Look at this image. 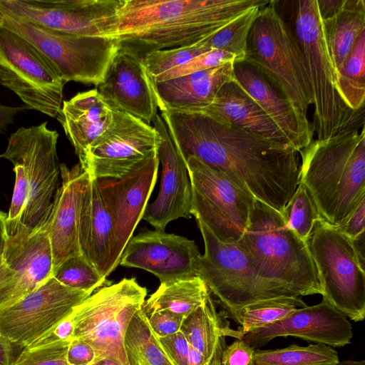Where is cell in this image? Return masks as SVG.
I'll return each instance as SVG.
<instances>
[{
  "mask_svg": "<svg viewBox=\"0 0 365 365\" xmlns=\"http://www.w3.org/2000/svg\"><path fill=\"white\" fill-rule=\"evenodd\" d=\"M146 294V288L135 278H124L98 289L73 309V339L89 344L95 351V360L108 359L130 365L125 334L132 317L142 309Z\"/></svg>",
  "mask_w": 365,
  "mask_h": 365,
  "instance_id": "9c48e42d",
  "label": "cell"
},
{
  "mask_svg": "<svg viewBox=\"0 0 365 365\" xmlns=\"http://www.w3.org/2000/svg\"><path fill=\"white\" fill-rule=\"evenodd\" d=\"M66 358L70 365H90L95 360L96 354L87 342L73 339L69 344Z\"/></svg>",
  "mask_w": 365,
  "mask_h": 365,
  "instance_id": "7dc6e473",
  "label": "cell"
},
{
  "mask_svg": "<svg viewBox=\"0 0 365 365\" xmlns=\"http://www.w3.org/2000/svg\"><path fill=\"white\" fill-rule=\"evenodd\" d=\"M158 151L120 178L96 179L102 200L113 224L107 272L119 265L155 187L159 165Z\"/></svg>",
  "mask_w": 365,
  "mask_h": 365,
  "instance_id": "2e32d148",
  "label": "cell"
},
{
  "mask_svg": "<svg viewBox=\"0 0 365 365\" xmlns=\"http://www.w3.org/2000/svg\"><path fill=\"white\" fill-rule=\"evenodd\" d=\"M151 123L160 138L158 156L162 163V174L158 195L147 205L143 220L156 230L164 231L171 221L191 218L192 183L187 161L162 115L157 113Z\"/></svg>",
  "mask_w": 365,
  "mask_h": 365,
  "instance_id": "d6986e66",
  "label": "cell"
},
{
  "mask_svg": "<svg viewBox=\"0 0 365 365\" xmlns=\"http://www.w3.org/2000/svg\"><path fill=\"white\" fill-rule=\"evenodd\" d=\"M235 81L256 102L299 153L313 140L312 123L258 70L234 63Z\"/></svg>",
  "mask_w": 365,
  "mask_h": 365,
  "instance_id": "603a6c76",
  "label": "cell"
},
{
  "mask_svg": "<svg viewBox=\"0 0 365 365\" xmlns=\"http://www.w3.org/2000/svg\"><path fill=\"white\" fill-rule=\"evenodd\" d=\"M336 227L350 240L365 232V197L361 198L354 210Z\"/></svg>",
  "mask_w": 365,
  "mask_h": 365,
  "instance_id": "bcb514c9",
  "label": "cell"
},
{
  "mask_svg": "<svg viewBox=\"0 0 365 365\" xmlns=\"http://www.w3.org/2000/svg\"><path fill=\"white\" fill-rule=\"evenodd\" d=\"M96 87L113 110L130 114L149 125L158 113L153 83L142 59L119 47Z\"/></svg>",
  "mask_w": 365,
  "mask_h": 365,
  "instance_id": "44dd1931",
  "label": "cell"
},
{
  "mask_svg": "<svg viewBox=\"0 0 365 365\" xmlns=\"http://www.w3.org/2000/svg\"><path fill=\"white\" fill-rule=\"evenodd\" d=\"M292 33L300 48L308 73L314 113L312 128L316 140H328L364 126V110H354L344 101L330 58L317 0L293 1Z\"/></svg>",
  "mask_w": 365,
  "mask_h": 365,
  "instance_id": "5b68a950",
  "label": "cell"
},
{
  "mask_svg": "<svg viewBox=\"0 0 365 365\" xmlns=\"http://www.w3.org/2000/svg\"><path fill=\"white\" fill-rule=\"evenodd\" d=\"M306 245L317 269L322 299L354 322L365 317V273L350 239L318 220Z\"/></svg>",
  "mask_w": 365,
  "mask_h": 365,
  "instance_id": "30bf717a",
  "label": "cell"
},
{
  "mask_svg": "<svg viewBox=\"0 0 365 365\" xmlns=\"http://www.w3.org/2000/svg\"><path fill=\"white\" fill-rule=\"evenodd\" d=\"M299 182L322 220L338 227L365 197V132L347 130L299 153Z\"/></svg>",
  "mask_w": 365,
  "mask_h": 365,
  "instance_id": "277c9868",
  "label": "cell"
},
{
  "mask_svg": "<svg viewBox=\"0 0 365 365\" xmlns=\"http://www.w3.org/2000/svg\"><path fill=\"white\" fill-rule=\"evenodd\" d=\"M53 277L66 287L91 293L108 282L81 255L62 262L53 271Z\"/></svg>",
  "mask_w": 365,
  "mask_h": 365,
  "instance_id": "74e56055",
  "label": "cell"
},
{
  "mask_svg": "<svg viewBox=\"0 0 365 365\" xmlns=\"http://www.w3.org/2000/svg\"><path fill=\"white\" fill-rule=\"evenodd\" d=\"M124 341L130 365H175L142 309L130 321Z\"/></svg>",
  "mask_w": 365,
  "mask_h": 365,
  "instance_id": "1f68e13d",
  "label": "cell"
},
{
  "mask_svg": "<svg viewBox=\"0 0 365 365\" xmlns=\"http://www.w3.org/2000/svg\"><path fill=\"white\" fill-rule=\"evenodd\" d=\"M66 82L31 43L0 27V84L13 91L28 109L56 118Z\"/></svg>",
  "mask_w": 365,
  "mask_h": 365,
  "instance_id": "4fadbf2b",
  "label": "cell"
},
{
  "mask_svg": "<svg viewBox=\"0 0 365 365\" xmlns=\"http://www.w3.org/2000/svg\"><path fill=\"white\" fill-rule=\"evenodd\" d=\"M113 224L102 200L96 180L89 179L85 190L78 224V245L81 255L104 277Z\"/></svg>",
  "mask_w": 365,
  "mask_h": 365,
  "instance_id": "83f0119b",
  "label": "cell"
},
{
  "mask_svg": "<svg viewBox=\"0 0 365 365\" xmlns=\"http://www.w3.org/2000/svg\"><path fill=\"white\" fill-rule=\"evenodd\" d=\"M321 21L334 15L342 6L344 0H317Z\"/></svg>",
  "mask_w": 365,
  "mask_h": 365,
  "instance_id": "f907efd6",
  "label": "cell"
},
{
  "mask_svg": "<svg viewBox=\"0 0 365 365\" xmlns=\"http://www.w3.org/2000/svg\"><path fill=\"white\" fill-rule=\"evenodd\" d=\"M92 293L66 287L53 277L0 310V334L26 347L72 313Z\"/></svg>",
  "mask_w": 365,
  "mask_h": 365,
  "instance_id": "e0dca14e",
  "label": "cell"
},
{
  "mask_svg": "<svg viewBox=\"0 0 365 365\" xmlns=\"http://www.w3.org/2000/svg\"><path fill=\"white\" fill-rule=\"evenodd\" d=\"M321 21L327 47L337 73L356 39L365 31V1L344 0L334 15Z\"/></svg>",
  "mask_w": 365,
  "mask_h": 365,
  "instance_id": "f546056e",
  "label": "cell"
},
{
  "mask_svg": "<svg viewBox=\"0 0 365 365\" xmlns=\"http://www.w3.org/2000/svg\"><path fill=\"white\" fill-rule=\"evenodd\" d=\"M353 247L355 250L359 263L361 267L364 268L365 261V235L364 232L356 237V238L351 240Z\"/></svg>",
  "mask_w": 365,
  "mask_h": 365,
  "instance_id": "f5cc1de1",
  "label": "cell"
},
{
  "mask_svg": "<svg viewBox=\"0 0 365 365\" xmlns=\"http://www.w3.org/2000/svg\"><path fill=\"white\" fill-rule=\"evenodd\" d=\"M237 243L268 279L301 297L322 294L306 243L286 226L279 212L265 203L255 200L249 226Z\"/></svg>",
  "mask_w": 365,
  "mask_h": 365,
  "instance_id": "8992f818",
  "label": "cell"
},
{
  "mask_svg": "<svg viewBox=\"0 0 365 365\" xmlns=\"http://www.w3.org/2000/svg\"><path fill=\"white\" fill-rule=\"evenodd\" d=\"M158 339L175 365H188L190 344L181 331Z\"/></svg>",
  "mask_w": 365,
  "mask_h": 365,
  "instance_id": "ee69618b",
  "label": "cell"
},
{
  "mask_svg": "<svg viewBox=\"0 0 365 365\" xmlns=\"http://www.w3.org/2000/svg\"><path fill=\"white\" fill-rule=\"evenodd\" d=\"M234 80V62H231L153 83L160 111H188L210 104L220 88Z\"/></svg>",
  "mask_w": 365,
  "mask_h": 365,
  "instance_id": "484cf974",
  "label": "cell"
},
{
  "mask_svg": "<svg viewBox=\"0 0 365 365\" xmlns=\"http://www.w3.org/2000/svg\"><path fill=\"white\" fill-rule=\"evenodd\" d=\"M293 336L333 348L350 344L353 336L349 321L327 302L297 308L282 319L247 333L242 339L253 349L276 337Z\"/></svg>",
  "mask_w": 365,
  "mask_h": 365,
  "instance_id": "ffe728a7",
  "label": "cell"
},
{
  "mask_svg": "<svg viewBox=\"0 0 365 365\" xmlns=\"http://www.w3.org/2000/svg\"><path fill=\"white\" fill-rule=\"evenodd\" d=\"M222 310L217 312L211 294L205 302L184 319L180 331L189 344L204 356L205 363L222 358L226 347L225 337L242 339L244 334L230 327Z\"/></svg>",
  "mask_w": 365,
  "mask_h": 365,
  "instance_id": "f1b7e54d",
  "label": "cell"
},
{
  "mask_svg": "<svg viewBox=\"0 0 365 365\" xmlns=\"http://www.w3.org/2000/svg\"><path fill=\"white\" fill-rule=\"evenodd\" d=\"M6 218L7 214L0 210V256L4 253L8 237Z\"/></svg>",
  "mask_w": 365,
  "mask_h": 365,
  "instance_id": "db71d44e",
  "label": "cell"
},
{
  "mask_svg": "<svg viewBox=\"0 0 365 365\" xmlns=\"http://www.w3.org/2000/svg\"><path fill=\"white\" fill-rule=\"evenodd\" d=\"M181 112L200 113L223 125L237 128L272 142L292 146L277 125L235 80L223 85L207 106Z\"/></svg>",
  "mask_w": 365,
  "mask_h": 365,
  "instance_id": "d4e9b609",
  "label": "cell"
},
{
  "mask_svg": "<svg viewBox=\"0 0 365 365\" xmlns=\"http://www.w3.org/2000/svg\"><path fill=\"white\" fill-rule=\"evenodd\" d=\"M255 351L242 339H236L225 348L222 365H255Z\"/></svg>",
  "mask_w": 365,
  "mask_h": 365,
  "instance_id": "7bdbcfd3",
  "label": "cell"
},
{
  "mask_svg": "<svg viewBox=\"0 0 365 365\" xmlns=\"http://www.w3.org/2000/svg\"><path fill=\"white\" fill-rule=\"evenodd\" d=\"M200 256L194 240L164 231L145 230L130 239L119 264L148 271L165 283L197 277Z\"/></svg>",
  "mask_w": 365,
  "mask_h": 365,
  "instance_id": "ac0fdd59",
  "label": "cell"
},
{
  "mask_svg": "<svg viewBox=\"0 0 365 365\" xmlns=\"http://www.w3.org/2000/svg\"><path fill=\"white\" fill-rule=\"evenodd\" d=\"M209 50L195 43L148 53L142 58V62L154 83L169 71Z\"/></svg>",
  "mask_w": 365,
  "mask_h": 365,
  "instance_id": "f35d334b",
  "label": "cell"
},
{
  "mask_svg": "<svg viewBox=\"0 0 365 365\" xmlns=\"http://www.w3.org/2000/svg\"><path fill=\"white\" fill-rule=\"evenodd\" d=\"M255 365H335L339 361L331 346L311 344L306 346L292 344L276 349L255 351Z\"/></svg>",
  "mask_w": 365,
  "mask_h": 365,
  "instance_id": "836d02e7",
  "label": "cell"
},
{
  "mask_svg": "<svg viewBox=\"0 0 365 365\" xmlns=\"http://www.w3.org/2000/svg\"><path fill=\"white\" fill-rule=\"evenodd\" d=\"M48 122L20 127L11 133L0 158L14 165L15 183L7 213L9 235L30 234L43 228L51 215L58 189L60 164L58 133Z\"/></svg>",
  "mask_w": 365,
  "mask_h": 365,
  "instance_id": "3957f363",
  "label": "cell"
},
{
  "mask_svg": "<svg viewBox=\"0 0 365 365\" xmlns=\"http://www.w3.org/2000/svg\"><path fill=\"white\" fill-rule=\"evenodd\" d=\"M306 306L302 297H283L254 302L225 314L240 325L237 329L245 335L282 319L297 308Z\"/></svg>",
  "mask_w": 365,
  "mask_h": 365,
  "instance_id": "d6a6232c",
  "label": "cell"
},
{
  "mask_svg": "<svg viewBox=\"0 0 365 365\" xmlns=\"http://www.w3.org/2000/svg\"><path fill=\"white\" fill-rule=\"evenodd\" d=\"M191 214L224 243H237L247 229L256 198L231 176L195 157L187 159Z\"/></svg>",
  "mask_w": 365,
  "mask_h": 365,
  "instance_id": "8fae6325",
  "label": "cell"
},
{
  "mask_svg": "<svg viewBox=\"0 0 365 365\" xmlns=\"http://www.w3.org/2000/svg\"><path fill=\"white\" fill-rule=\"evenodd\" d=\"M2 26V20H1V18L0 17V27Z\"/></svg>",
  "mask_w": 365,
  "mask_h": 365,
  "instance_id": "680465c9",
  "label": "cell"
},
{
  "mask_svg": "<svg viewBox=\"0 0 365 365\" xmlns=\"http://www.w3.org/2000/svg\"><path fill=\"white\" fill-rule=\"evenodd\" d=\"M160 114L183 158L195 157L231 176L282 215L299 182V158L292 146L223 125L197 113Z\"/></svg>",
  "mask_w": 365,
  "mask_h": 365,
  "instance_id": "6da1fadb",
  "label": "cell"
},
{
  "mask_svg": "<svg viewBox=\"0 0 365 365\" xmlns=\"http://www.w3.org/2000/svg\"><path fill=\"white\" fill-rule=\"evenodd\" d=\"M160 141L153 125L113 110L111 123L89 146L79 164L91 179L120 178L157 152Z\"/></svg>",
  "mask_w": 365,
  "mask_h": 365,
  "instance_id": "9a60e30c",
  "label": "cell"
},
{
  "mask_svg": "<svg viewBox=\"0 0 365 365\" xmlns=\"http://www.w3.org/2000/svg\"><path fill=\"white\" fill-rule=\"evenodd\" d=\"M16 275L0 256V309L9 300L15 287Z\"/></svg>",
  "mask_w": 365,
  "mask_h": 365,
  "instance_id": "c3c4849f",
  "label": "cell"
},
{
  "mask_svg": "<svg viewBox=\"0 0 365 365\" xmlns=\"http://www.w3.org/2000/svg\"><path fill=\"white\" fill-rule=\"evenodd\" d=\"M146 316L150 327L158 337H164L180 331L186 317L168 309L155 311Z\"/></svg>",
  "mask_w": 365,
  "mask_h": 365,
  "instance_id": "b9f144b4",
  "label": "cell"
},
{
  "mask_svg": "<svg viewBox=\"0 0 365 365\" xmlns=\"http://www.w3.org/2000/svg\"><path fill=\"white\" fill-rule=\"evenodd\" d=\"M197 223L205 245L198 259L197 276L225 312L262 300L299 297L264 276L237 243L222 242L201 222Z\"/></svg>",
  "mask_w": 365,
  "mask_h": 365,
  "instance_id": "ba28073f",
  "label": "cell"
},
{
  "mask_svg": "<svg viewBox=\"0 0 365 365\" xmlns=\"http://www.w3.org/2000/svg\"><path fill=\"white\" fill-rule=\"evenodd\" d=\"M71 341L36 347H24L12 365H70L67 351Z\"/></svg>",
  "mask_w": 365,
  "mask_h": 365,
  "instance_id": "ab89813d",
  "label": "cell"
},
{
  "mask_svg": "<svg viewBox=\"0 0 365 365\" xmlns=\"http://www.w3.org/2000/svg\"><path fill=\"white\" fill-rule=\"evenodd\" d=\"M120 4L121 0H0V14L56 31L115 39Z\"/></svg>",
  "mask_w": 365,
  "mask_h": 365,
  "instance_id": "5bb4252c",
  "label": "cell"
},
{
  "mask_svg": "<svg viewBox=\"0 0 365 365\" xmlns=\"http://www.w3.org/2000/svg\"><path fill=\"white\" fill-rule=\"evenodd\" d=\"M210 295L205 282L198 276L160 283L158 289L145 300L142 309L146 315L168 309L185 317L190 314Z\"/></svg>",
  "mask_w": 365,
  "mask_h": 365,
  "instance_id": "4dcf8cb0",
  "label": "cell"
},
{
  "mask_svg": "<svg viewBox=\"0 0 365 365\" xmlns=\"http://www.w3.org/2000/svg\"><path fill=\"white\" fill-rule=\"evenodd\" d=\"M0 17L3 27L37 48L66 83L97 86L118 49L115 39L56 31L2 14Z\"/></svg>",
  "mask_w": 365,
  "mask_h": 365,
  "instance_id": "7c38bea8",
  "label": "cell"
},
{
  "mask_svg": "<svg viewBox=\"0 0 365 365\" xmlns=\"http://www.w3.org/2000/svg\"><path fill=\"white\" fill-rule=\"evenodd\" d=\"M335 365H365L364 360H344L341 361H339Z\"/></svg>",
  "mask_w": 365,
  "mask_h": 365,
  "instance_id": "6f0895ef",
  "label": "cell"
},
{
  "mask_svg": "<svg viewBox=\"0 0 365 365\" xmlns=\"http://www.w3.org/2000/svg\"><path fill=\"white\" fill-rule=\"evenodd\" d=\"M113 118V110L94 88L63 101L56 118L81 162L89 146L110 125Z\"/></svg>",
  "mask_w": 365,
  "mask_h": 365,
  "instance_id": "4316f807",
  "label": "cell"
},
{
  "mask_svg": "<svg viewBox=\"0 0 365 365\" xmlns=\"http://www.w3.org/2000/svg\"><path fill=\"white\" fill-rule=\"evenodd\" d=\"M12 344L0 334V365H12Z\"/></svg>",
  "mask_w": 365,
  "mask_h": 365,
  "instance_id": "816d5d0a",
  "label": "cell"
},
{
  "mask_svg": "<svg viewBox=\"0 0 365 365\" xmlns=\"http://www.w3.org/2000/svg\"><path fill=\"white\" fill-rule=\"evenodd\" d=\"M90 365H120L117 362L108 359H101L93 361Z\"/></svg>",
  "mask_w": 365,
  "mask_h": 365,
  "instance_id": "9f6ffc18",
  "label": "cell"
},
{
  "mask_svg": "<svg viewBox=\"0 0 365 365\" xmlns=\"http://www.w3.org/2000/svg\"><path fill=\"white\" fill-rule=\"evenodd\" d=\"M235 56L230 53L218 49H210L192 58L185 63L169 71L159 79L158 82L207 70L225 63L235 62Z\"/></svg>",
  "mask_w": 365,
  "mask_h": 365,
  "instance_id": "60d3db41",
  "label": "cell"
},
{
  "mask_svg": "<svg viewBox=\"0 0 365 365\" xmlns=\"http://www.w3.org/2000/svg\"><path fill=\"white\" fill-rule=\"evenodd\" d=\"M336 75L338 90L346 104L354 110H364L365 31L356 39Z\"/></svg>",
  "mask_w": 365,
  "mask_h": 365,
  "instance_id": "e575fe53",
  "label": "cell"
},
{
  "mask_svg": "<svg viewBox=\"0 0 365 365\" xmlns=\"http://www.w3.org/2000/svg\"><path fill=\"white\" fill-rule=\"evenodd\" d=\"M75 324L73 312L48 331L26 347H36L73 339Z\"/></svg>",
  "mask_w": 365,
  "mask_h": 365,
  "instance_id": "f6af8a7d",
  "label": "cell"
},
{
  "mask_svg": "<svg viewBox=\"0 0 365 365\" xmlns=\"http://www.w3.org/2000/svg\"><path fill=\"white\" fill-rule=\"evenodd\" d=\"M244 61L258 70L307 118L313 95L304 58L274 1L259 10L249 33Z\"/></svg>",
  "mask_w": 365,
  "mask_h": 365,
  "instance_id": "52a82bcc",
  "label": "cell"
},
{
  "mask_svg": "<svg viewBox=\"0 0 365 365\" xmlns=\"http://www.w3.org/2000/svg\"><path fill=\"white\" fill-rule=\"evenodd\" d=\"M266 0H121L118 47L143 58L158 51L195 43Z\"/></svg>",
  "mask_w": 365,
  "mask_h": 365,
  "instance_id": "7a4b0ae2",
  "label": "cell"
},
{
  "mask_svg": "<svg viewBox=\"0 0 365 365\" xmlns=\"http://www.w3.org/2000/svg\"><path fill=\"white\" fill-rule=\"evenodd\" d=\"M262 7L255 6L250 8L220 30L196 43L207 49H218L234 55V63L243 62L249 33L259 10Z\"/></svg>",
  "mask_w": 365,
  "mask_h": 365,
  "instance_id": "d590c367",
  "label": "cell"
},
{
  "mask_svg": "<svg viewBox=\"0 0 365 365\" xmlns=\"http://www.w3.org/2000/svg\"><path fill=\"white\" fill-rule=\"evenodd\" d=\"M3 258L16 275L15 287L0 309L14 304L53 277V255L45 227L30 234L7 237Z\"/></svg>",
  "mask_w": 365,
  "mask_h": 365,
  "instance_id": "cb8c5ba5",
  "label": "cell"
},
{
  "mask_svg": "<svg viewBox=\"0 0 365 365\" xmlns=\"http://www.w3.org/2000/svg\"><path fill=\"white\" fill-rule=\"evenodd\" d=\"M282 217L286 226L304 242L315 222L321 219L311 195L301 182L287 202Z\"/></svg>",
  "mask_w": 365,
  "mask_h": 365,
  "instance_id": "8d00e7d4",
  "label": "cell"
},
{
  "mask_svg": "<svg viewBox=\"0 0 365 365\" xmlns=\"http://www.w3.org/2000/svg\"><path fill=\"white\" fill-rule=\"evenodd\" d=\"M205 363L203 355L196 349L190 345L188 352V365H204Z\"/></svg>",
  "mask_w": 365,
  "mask_h": 365,
  "instance_id": "11a10c76",
  "label": "cell"
},
{
  "mask_svg": "<svg viewBox=\"0 0 365 365\" xmlns=\"http://www.w3.org/2000/svg\"><path fill=\"white\" fill-rule=\"evenodd\" d=\"M61 185L54 195L51 215L45 225L53 255V272L65 260L81 255L78 224L88 174L80 164L71 168L60 164Z\"/></svg>",
  "mask_w": 365,
  "mask_h": 365,
  "instance_id": "7402d4cb",
  "label": "cell"
},
{
  "mask_svg": "<svg viewBox=\"0 0 365 365\" xmlns=\"http://www.w3.org/2000/svg\"><path fill=\"white\" fill-rule=\"evenodd\" d=\"M27 106L11 107L0 103V133L6 132L9 125L14 123L15 116L25 109Z\"/></svg>",
  "mask_w": 365,
  "mask_h": 365,
  "instance_id": "681fc988",
  "label": "cell"
}]
</instances>
